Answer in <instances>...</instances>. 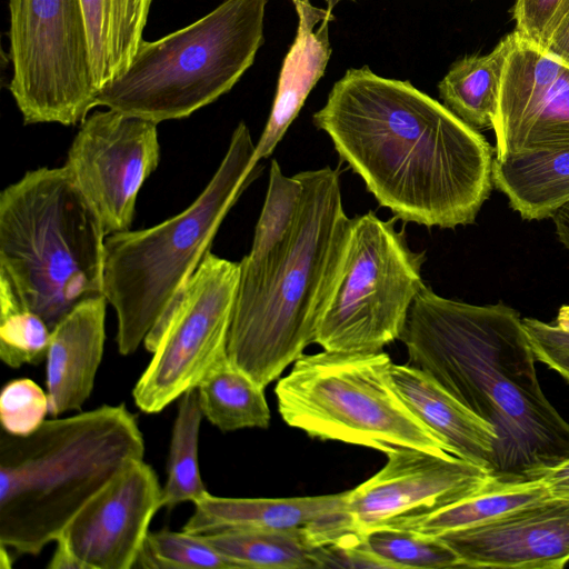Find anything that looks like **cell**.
<instances>
[{"label":"cell","mask_w":569,"mask_h":569,"mask_svg":"<svg viewBox=\"0 0 569 569\" xmlns=\"http://www.w3.org/2000/svg\"><path fill=\"white\" fill-rule=\"evenodd\" d=\"M312 121L397 220L467 226L490 196L492 147L409 81L348 69Z\"/></svg>","instance_id":"6da1fadb"},{"label":"cell","mask_w":569,"mask_h":569,"mask_svg":"<svg viewBox=\"0 0 569 569\" xmlns=\"http://www.w3.org/2000/svg\"><path fill=\"white\" fill-rule=\"evenodd\" d=\"M400 340L409 365L493 427L496 481L537 480L569 459V422L542 391L517 310L448 299L425 286Z\"/></svg>","instance_id":"7a4b0ae2"},{"label":"cell","mask_w":569,"mask_h":569,"mask_svg":"<svg viewBox=\"0 0 569 569\" xmlns=\"http://www.w3.org/2000/svg\"><path fill=\"white\" fill-rule=\"evenodd\" d=\"M302 199L295 227L273 257L240 261L227 357L266 388L315 343L350 220L338 169L298 173Z\"/></svg>","instance_id":"3957f363"},{"label":"cell","mask_w":569,"mask_h":569,"mask_svg":"<svg viewBox=\"0 0 569 569\" xmlns=\"http://www.w3.org/2000/svg\"><path fill=\"white\" fill-rule=\"evenodd\" d=\"M144 441L124 403L46 420L29 436L0 437V545L38 555Z\"/></svg>","instance_id":"277c9868"},{"label":"cell","mask_w":569,"mask_h":569,"mask_svg":"<svg viewBox=\"0 0 569 569\" xmlns=\"http://www.w3.org/2000/svg\"><path fill=\"white\" fill-rule=\"evenodd\" d=\"M254 152L241 121L217 171L188 208L157 226L107 236L103 296L117 315L121 355L134 352L174 307L224 217L259 173Z\"/></svg>","instance_id":"5b68a950"},{"label":"cell","mask_w":569,"mask_h":569,"mask_svg":"<svg viewBox=\"0 0 569 569\" xmlns=\"http://www.w3.org/2000/svg\"><path fill=\"white\" fill-rule=\"evenodd\" d=\"M106 238L64 167L27 171L0 193V272L51 330L103 296Z\"/></svg>","instance_id":"8992f818"},{"label":"cell","mask_w":569,"mask_h":569,"mask_svg":"<svg viewBox=\"0 0 569 569\" xmlns=\"http://www.w3.org/2000/svg\"><path fill=\"white\" fill-rule=\"evenodd\" d=\"M267 0H226L156 41H142L129 68L97 94L104 106L157 123L182 119L228 92L263 43Z\"/></svg>","instance_id":"52a82bcc"},{"label":"cell","mask_w":569,"mask_h":569,"mask_svg":"<svg viewBox=\"0 0 569 569\" xmlns=\"http://www.w3.org/2000/svg\"><path fill=\"white\" fill-rule=\"evenodd\" d=\"M391 366L382 350L302 355L276 385L278 412L289 427L319 440L385 455L398 447L451 453L406 405Z\"/></svg>","instance_id":"ba28073f"},{"label":"cell","mask_w":569,"mask_h":569,"mask_svg":"<svg viewBox=\"0 0 569 569\" xmlns=\"http://www.w3.org/2000/svg\"><path fill=\"white\" fill-rule=\"evenodd\" d=\"M396 221L372 211L351 218L316 332L323 350L376 352L400 340L426 286L425 253L411 250Z\"/></svg>","instance_id":"9c48e42d"},{"label":"cell","mask_w":569,"mask_h":569,"mask_svg":"<svg viewBox=\"0 0 569 569\" xmlns=\"http://www.w3.org/2000/svg\"><path fill=\"white\" fill-rule=\"evenodd\" d=\"M9 90L24 124L81 123L96 107L80 0H9Z\"/></svg>","instance_id":"30bf717a"},{"label":"cell","mask_w":569,"mask_h":569,"mask_svg":"<svg viewBox=\"0 0 569 569\" xmlns=\"http://www.w3.org/2000/svg\"><path fill=\"white\" fill-rule=\"evenodd\" d=\"M239 279L240 262L206 254L166 320L143 341L153 357L132 391L140 410L162 411L227 355Z\"/></svg>","instance_id":"8fae6325"},{"label":"cell","mask_w":569,"mask_h":569,"mask_svg":"<svg viewBox=\"0 0 569 569\" xmlns=\"http://www.w3.org/2000/svg\"><path fill=\"white\" fill-rule=\"evenodd\" d=\"M80 124L63 167L107 236L128 231L138 193L159 164L158 123L108 109L89 114Z\"/></svg>","instance_id":"7c38bea8"},{"label":"cell","mask_w":569,"mask_h":569,"mask_svg":"<svg viewBox=\"0 0 569 569\" xmlns=\"http://www.w3.org/2000/svg\"><path fill=\"white\" fill-rule=\"evenodd\" d=\"M162 508V487L153 468L133 459L67 523L50 569L136 567L150 522Z\"/></svg>","instance_id":"4fadbf2b"},{"label":"cell","mask_w":569,"mask_h":569,"mask_svg":"<svg viewBox=\"0 0 569 569\" xmlns=\"http://www.w3.org/2000/svg\"><path fill=\"white\" fill-rule=\"evenodd\" d=\"M386 465L348 490L347 509L356 528H406L459 502L495 480L480 466L450 452L398 447Z\"/></svg>","instance_id":"5bb4252c"},{"label":"cell","mask_w":569,"mask_h":569,"mask_svg":"<svg viewBox=\"0 0 569 569\" xmlns=\"http://www.w3.org/2000/svg\"><path fill=\"white\" fill-rule=\"evenodd\" d=\"M492 129L497 159L569 148V64L515 30Z\"/></svg>","instance_id":"9a60e30c"},{"label":"cell","mask_w":569,"mask_h":569,"mask_svg":"<svg viewBox=\"0 0 569 569\" xmlns=\"http://www.w3.org/2000/svg\"><path fill=\"white\" fill-rule=\"evenodd\" d=\"M439 537L457 552L463 567L561 569L569 562V498L549 496Z\"/></svg>","instance_id":"2e32d148"},{"label":"cell","mask_w":569,"mask_h":569,"mask_svg":"<svg viewBox=\"0 0 569 569\" xmlns=\"http://www.w3.org/2000/svg\"><path fill=\"white\" fill-rule=\"evenodd\" d=\"M348 490L297 498H224L208 491L193 501L194 511L182 530L208 535L236 529L306 532L316 547L359 531L347 509Z\"/></svg>","instance_id":"e0dca14e"},{"label":"cell","mask_w":569,"mask_h":569,"mask_svg":"<svg viewBox=\"0 0 569 569\" xmlns=\"http://www.w3.org/2000/svg\"><path fill=\"white\" fill-rule=\"evenodd\" d=\"M104 296L87 299L51 330L47 393L53 417L80 410L90 397L106 340Z\"/></svg>","instance_id":"ac0fdd59"},{"label":"cell","mask_w":569,"mask_h":569,"mask_svg":"<svg viewBox=\"0 0 569 569\" xmlns=\"http://www.w3.org/2000/svg\"><path fill=\"white\" fill-rule=\"evenodd\" d=\"M298 28L279 73L274 100L266 127L256 143L254 161L268 158L300 112L310 91L325 74L331 56L329 23L332 10L310 0H292Z\"/></svg>","instance_id":"d6986e66"},{"label":"cell","mask_w":569,"mask_h":569,"mask_svg":"<svg viewBox=\"0 0 569 569\" xmlns=\"http://www.w3.org/2000/svg\"><path fill=\"white\" fill-rule=\"evenodd\" d=\"M393 385L409 409L451 453L490 472L496 467L497 433L426 372L407 363L391 366Z\"/></svg>","instance_id":"ffe728a7"},{"label":"cell","mask_w":569,"mask_h":569,"mask_svg":"<svg viewBox=\"0 0 569 569\" xmlns=\"http://www.w3.org/2000/svg\"><path fill=\"white\" fill-rule=\"evenodd\" d=\"M492 183L525 220H541L569 201V148L493 158Z\"/></svg>","instance_id":"44dd1931"},{"label":"cell","mask_w":569,"mask_h":569,"mask_svg":"<svg viewBox=\"0 0 569 569\" xmlns=\"http://www.w3.org/2000/svg\"><path fill=\"white\" fill-rule=\"evenodd\" d=\"M92 79L98 91L130 66L152 0H80Z\"/></svg>","instance_id":"7402d4cb"},{"label":"cell","mask_w":569,"mask_h":569,"mask_svg":"<svg viewBox=\"0 0 569 569\" xmlns=\"http://www.w3.org/2000/svg\"><path fill=\"white\" fill-rule=\"evenodd\" d=\"M512 32L486 54H470L452 63L438 84L442 103L475 129L493 126Z\"/></svg>","instance_id":"603a6c76"},{"label":"cell","mask_w":569,"mask_h":569,"mask_svg":"<svg viewBox=\"0 0 569 569\" xmlns=\"http://www.w3.org/2000/svg\"><path fill=\"white\" fill-rule=\"evenodd\" d=\"M197 390L203 417L221 431L266 429L270 425L264 388L237 368L227 355L213 365Z\"/></svg>","instance_id":"cb8c5ba5"},{"label":"cell","mask_w":569,"mask_h":569,"mask_svg":"<svg viewBox=\"0 0 569 569\" xmlns=\"http://www.w3.org/2000/svg\"><path fill=\"white\" fill-rule=\"evenodd\" d=\"M237 569H317L303 531L236 529L202 535Z\"/></svg>","instance_id":"d4e9b609"},{"label":"cell","mask_w":569,"mask_h":569,"mask_svg":"<svg viewBox=\"0 0 569 569\" xmlns=\"http://www.w3.org/2000/svg\"><path fill=\"white\" fill-rule=\"evenodd\" d=\"M549 496L541 479L519 482L492 480L477 493L428 515L405 529L441 536L482 525Z\"/></svg>","instance_id":"484cf974"},{"label":"cell","mask_w":569,"mask_h":569,"mask_svg":"<svg viewBox=\"0 0 569 569\" xmlns=\"http://www.w3.org/2000/svg\"><path fill=\"white\" fill-rule=\"evenodd\" d=\"M179 399L169 448L167 480L162 487V507L169 509L184 501L193 502L207 492L198 461L203 413L197 388L184 392Z\"/></svg>","instance_id":"4316f807"},{"label":"cell","mask_w":569,"mask_h":569,"mask_svg":"<svg viewBox=\"0 0 569 569\" xmlns=\"http://www.w3.org/2000/svg\"><path fill=\"white\" fill-rule=\"evenodd\" d=\"M51 329L28 308L0 272V358L11 368L39 365L47 358Z\"/></svg>","instance_id":"83f0119b"},{"label":"cell","mask_w":569,"mask_h":569,"mask_svg":"<svg viewBox=\"0 0 569 569\" xmlns=\"http://www.w3.org/2000/svg\"><path fill=\"white\" fill-rule=\"evenodd\" d=\"M303 186L296 173L286 176L276 159L271 161L268 189L251 249L243 258L260 262L276 256L286 244L298 217Z\"/></svg>","instance_id":"f1b7e54d"},{"label":"cell","mask_w":569,"mask_h":569,"mask_svg":"<svg viewBox=\"0 0 569 569\" xmlns=\"http://www.w3.org/2000/svg\"><path fill=\"white\" fill-rule=\"evenodd\" d=\"M365 535L373 552L393 569L463 567L457 552L439 536L397 527H378Z\"/></svg>","instance_id":"f546056e"},{"label":"cell","mask_w":569,"mask_h":569,"mask_svg":"<svg viewBox=\"0 0 569 569\" xmlns=\"http://www.w3.org/2000/svg\"><path fill=\"white\" fill-rule=\"evenodd\" d=\"M136 566L154 569H237L202 535L149 532Z\"/></svg>","instance_id":"4dcf8cb0"},{"label":"cell","mask_w":569,"mask_h":569,"mask_svg":"<svg viewBox=\"0 0 569 569\" xmlns=\"http://www.w3.org/2000/svg\"><path fill=\"white\" fill-rule=\"evenodd\" d=\"M49 397L29 378L7 382L0 395L2 430L12 436H29L46 421Z\"/></svg>","instance_id":"1f68e13d"},{"label":"cell","mask_w":569,"mask_h":569,"mask_svg":"<svg viewBox=\"0 0 569 569\" xmlns=\"http://www.w3.org/2000/svg\"><path fill=\"white\" fill-rule=\"evenodd\" d=\"M512 18L515 31L545 50L557 27L569 18V0H516Z\"/></svg>","instance_id":"d6a6232c"},{"label":"cell","mask_w":569,"mask_h":569,"mask_svg":"<svg viewBox=\"0 0 569 569\" xmlns=\"http://www.w3.org/2000/svg\"><path fill=\"white\" fill-rule=\"evenodd\" d=\"M316 568L393 569L392 566L377 556L367 542L365 532L353 531L338 540L319 546L315 549Z\"/></svg>","instance_id":"836d02e7"},{"label":"cell","mask_w":569,"mask_h":569,"mask_svg":"<svg viewBox=\"0 0 569 569\" xmlns=\"http://www.w3.org/2000/svg\"><path fill=\"white\" fill-rule=\"evenodd\" d=\"M537 361L558 372L569 382V331L535 318H522Z\"/></svg>","instance_id":"e575fe53"},{"label":"cell","mask_w":569,"mask_h":569,"mask_svg":"<svg viewBox=\"0 0 569 569\" xmlns=\"http://www.w3.org/2000/svg\"><path fill=\"white\" fill-rule=\"evenodd\" d=\"M552 497L569 498V459L553 467L540 478Z\"/></svg>","instance_id":"d590c367"},{"label":"cell","mask_w":569,"mask_h":569,"mask_svg":"<svg viewBox=\"0 0 569 569\" xmlns=\"http://www.w3.org/2000/svg\"><path fill=\"white\" fill-rule=\"evenodd\" d=\"M551 218L556 227L558 239L569 249V201L560 207Z\"/></svg>","instance_id":"8d00e7d4"},{"label":"cell","mask_w":569,"mask_h":569,"mask_svg":"<svg viewBox=\"0 0 569 569\" xmlns=\"http://www.w3.org/2000/svg\"><path fill=\"white\" fill-rule=\"evenodd\" d=\"M555 325L562 330L569 331V305L559 308Z\"/></svg>","instance_id":"74e56055"},{"label":"cell","mask_w":569,"mask_h":569,"mask_svg":"<svg viewBox=\"0 0 569 569\" xmlns=\"http://www.w3.org/2000/svg\"><path fill=\"white\" fill-rule=\"evenodd\" d=\"M7 547L1 545L0 549V568L8 569L11 568V558L9 552L7 551Z\"/></svg>","instance_id":"f35d334b"},{"label":"cell","mask_w":569,"mask_h":569,"mask_svg":"<svg viewBox=\"0 0 569 569\" xmlns=\"http://www.w3.org/2000/svg\"><path fill=\"white\" fill-rule=\"evenodd\" d=\"M292 1V0H291ZM328 9L333 10V8L342 0H325Z\"/></svg>","instance_id":"ab89813d"}]
</instances>
